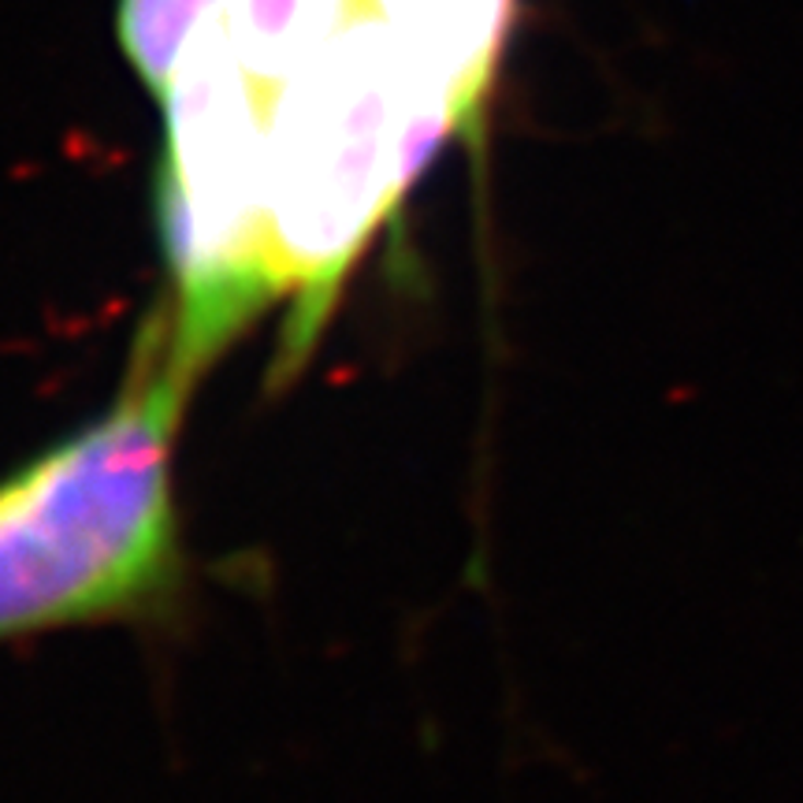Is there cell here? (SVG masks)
<instances>
[{
  "mask_svg": "<svg viewBox=\"0 0 803 803\" xmlns=\"http://www.w3.org/2000/svg\"><path fill=\"white\" fill-rule=\"evenodd\" d=\"M202 372L164 298L105 410L0 477V644L146 618L183 584L179 432Z\"/></svg>",
  "mask_w": 803,
  "mask_h": 803,
  "instance_id": "6da1fadb",
  "label": "cell"
},
{
  "mask_svg": "<svg viewBox=\"0 0 803 803\" xmlns=\"http://www.w3.org/2000/svg\"><path fill=\"white\" fill-rule=\"evenodd\" d=\"M450 135H461L455 105L376 12L268 93L264 261L283 362L317 343L354 261Z\"/></svg>",
  "mask_w": 803,
  "mask_h": 803,
  "instance_id": "7a4b0ae2",
  "label": "cell"
},
{
  "mask_svg": "<svg viewBox=\"0 0 803 803\" xmlns=\"http://www.w3.org/2000/svg\"><path fill=\"white\" fill-rule=\"evenodd\" d=\"M514 0H402L387 23L402 53L455 105L461 135L477 130L506 49Z\"/></svg>",
  "mask_w": 803,
  "mask_h": 803,
  "instance_id": "3957f363",
  "label": "cell"
},
{
  "mask_svg": "<svg viewBox=\"0 0 803 803\" xmlns=\"http://www.w3.org/2000/svg\"><path fill=\"white\" fill-rule=\"evenodd\" d=\"M372 12V0H228L234 49L264 97L306 71L339 34Z\"/></svg>",
  "mask_w": 803,
  "mask_h": 803,
  "instance_id": "277c9868",
  "label": "cell"
},
{
  "mask_svg": "<svg viewBox=\"0 0 803 803\" xmlns=\"http://www.w3.org/2000/svg\"><path fill=\"white\" fill-rule=\"evenodd\" d=\"M228 0H119L116 37L127 64L138 71L153 97L172 87L183 53L194 34L220 12Z\"/></svg>",
  "mask_w": 803,
  "mask_h": 803,
  "instance_id": "5b68a950",
  "label": "cell"
},
{
  "mask_svg": "<svg viewBox=\"0 0 803 803\" xmlns=\"http://www.w3.org/2000/svg\"><path fill=\"white\" fill-rule=\"evenodd\" d=\"M399 4H402V0H372V8H376V12H380L383 19H391L394 12H399Z\"/></svg>",
  "mask_w": 803,
  "mask_h": 803,
  "instance_id": "8992f818",
  "label": "cell"
}]
</instances>
